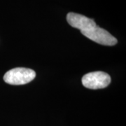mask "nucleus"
Wrapping results in <instances>:
<instances>
[{"label":"nucleus","instance_id":"obj_1","mask_svg":"<svg viewBox=\"0 0 126 126\" xmlns=\"http://www.w3.org/2000/svg\"><path fill=\"white\" fill-rule=\"evenodd\" d=\"M35 77L36 72L31 69L17 67L6 72L4 76V81L10 85H25L34 79Z\"/></svg>","mask_w":126,"mask_h":126},{"label":"nucleus","instance_id":"obj_2","mask_svg":"<svg viewBox=\"0 0 126 126\" xmlns=\"http://www.w3.org/2000/svg\"><path fill=\"white\" fill-rule=\"evenodd\" d=\"M111 83V77L103 72H94L86 74L82 78V84L89 89L104 88Z\"/></svg>","mask_w":126,"mask_h":126},{"label":"nucleus","instance_id":"obj_3","mask_svg":"<svg viewBox=\"0 0 126 126\" xmlns=\"http://www.w3.org/2000/svg\"><path fill=\"white\" fill-rule=\"evenodd\" d=\"M83 35L90 40L104 46H114L117 44V39L109 32L97 25L88 31L81 32Z\"/></svg>","mask_w":126,"mask_h":126},{"label":"nucleus","instance_id":"obj_4","mask_svg":"<svg viewBox=\"0 0 126 126\" xmlns=\"http://www.w3.org/2000/svg\"><path fill=\"white\" fill-rule=\"evenodd\" d=\"M67 20L72 27L80 30L81 32L88 31L97 26L93 19L73 12L67 15Z\"/></svg>","mask_w":126,"mask_h":126}]
</instances>
